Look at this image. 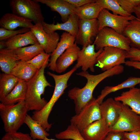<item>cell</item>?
<instances>
[{
  "mask_svg": "<svg viewBox=\"0 0 140 140\" xmlns=\"http://www.w3.org/2000/svg\"><path fill=\"white\" fill-rule=\"evenodd\" d=\"M124 70V66L120 65L97 75L90 74L87 71L76 73V75L86 78L87 82L83 88L75 87L68 92V97L73 101L75 104L76 114H79L85 105L93 99L94 89L100 82L107 78L122 73Z\"/></svg>",
  "mask_w": 140,
  "mask_h": 140,
  "instance_id": "1",
  "label": "cell"
},
{
  "mask_svg": "<svg viewBox=\"0 0 140 140\" xmlns=\"http://www.w3.org/2000/svg\"><path fill=\"white\" fill-rule=\"evenodd\" d=\"M77 69L74 67L66 73L58 75L49 72L47 74L54 79L55 87L52 95L44 107L39 111H34L31 116L34 120L37 121L47 131H49L52 124L48 122V118L54 104L64 93L67 87L68 81L72 74Z\"/></svg>",
  "mask_w": 140,
  "mask_h": 140,
  "instance_id": "2",
  "label": "cell"
},
{
  "mask_svg": "<svg viewBox=\"0 0 140 140\" xmlns=\"http://www.w3.org/2000/svg\"><path fill=\"white\" fill-rule=\"evenodd\" d=\"M45 63L35 75L27 81V90L25 101L28 111L41 110L47 102L41 95L44 94L45 88L52 86L47 81L44 75L45 68L48 64Z\"/></svg>",
  "mask_w": 140,
  "mask_h": 140,
  "instance_id": "3",
  "label": "cell"
},
{
  "mask_svg": "<svg viewBox=\"0 0 140 140\" xmlns=\"http://www.w3.org/2000/svg\"><path fill=\"white\" fill-rule=\"evenodd\" d=\"M28 111L25 100L14 104L0 103V115L6 133L17 131L24 123Z\"/></svg>",
  "mask_w": 140,
  "mask_h": 140,
  "instance_id": "4",
  "label": "cell"
},
{
  "mask_svg": "<svg viewBox=\"0 0 140 140\" xmlns=\"http://www.w3.org/2000/svg\"><path fill=\"white\" fill-rule=\"evenodd\" d=\"M93 44L95 49L97 50L108 46L128 51L131 48L130 42L127 38L108 27H104L99 31Z\"/></svg>",
  "mask_w": 140,
  "mask_h": 140,
  "instance_id": "5",
  "label": "cell"
},
{
  "mask_svg": "<svg viewBox=\"0 0 140 140\" xmlns=\"http://www.w3.org/2000/svg\"><path fill=\"white\" fill-rule=\"evenodd\" d=\"M39 3L36 0H10L9 4L12 13L36 24L44 21Z\"/></svg>",
  "mask_w": 140,
  "mask_h": 140,
  "instance_id": "6",
  "label": "cell"
},
{
  "mask_svg": "<svg viewBox=\"0 0 140 140\" xmlns=\"http://www.w3.org/2000/svg\"><path fill=\"white\" fill-rule=\"evenodd\" d=\"M101 103L96 99H93L78 114L73 116L71 124L77 127L80 132L93 122L102 118L100 110Z\"/></svg>",
  "mask_w": 140,
  "mask_h": 140,
  "instance_id": "7",
  "label": "cell"
},
{
  "mask_svg": "<svg viewBox=\"0 0 140 140\" xmlns=\"http://www.w3.org/2000/svg\"><path fill=\"white\" fill-rule=\"evenodd\" d=\"M110 130V131L122 132L139 130L140 115L122 103L118 120Z\"/></svg>",
  "mask_w": 140,
  "mask_h": 140,
  "instance_id": "8",
  "label": "cell"
},
{
  "mask_svg": "<svg viewBox=\"0 0 140 140\" xmlns=\"http://www.w3.org/2000/svg\"><path fill=\"white\" fill-rule=\"evenodd\" d=\"M127 51L111 47H106L97 58L96 65L104 71L124 64Z\"/></svg>",
  "mask_w": 140,
  "mask_h": 140,
  "instance_id": "9",
  "label": "cell"
},
{
  "mask_svg": "<svg viewBox=\"0 0 140 140\" xmlns=\"http://www.w3.org/2000/svg\"><path fill=\"white\" fill-rule=\"evenodd\" d=\"M136 18L132 15L124 16L114 15L107 10L102 9L97 18L99 31L104 27H108L123 35L124 31L130 21Z\"/></svg>",
  "mask_w": 140,
  "mask_h": 140,
  "instance_id": "10",
  "label": "cell"
},
{
  "mask_svg": "<svg viewBox=\"0 0 140 140\" xmlns=\"http://www.w3.org/2000/svg\"><path fill=\"white\" fill-rule=\"evenodd\" d=\"M97 19H79V29L75 42L82 47L92 44V38L97 36L98 32Z\"/></svg>",
  "mask_w": 140,
  "mask_h": 140,
  "instance_id": "11",
  "label": "cell"
},
{
  "mask_svg": "<svg viewBox=\"0 0 140 140\" xmlns=\"http://www.w3.org/2000/svg\"><path fill=\"white\" fill-rule=\"evenodd\" d=\"M31 31L45 52L50 54L54 51L59 40L60 36L57 33H47L44 30L41 23L34 24Z\"/></svg>",
  "mask_w": 140,
  "mask_h": 140,
  "instance_id": "12",
  "label": "cell"
},
{
  "mask_svg": "<svg viewBox=\"0 0 140 140\" xmlns=\"http://www.w3.org/2000/svg\"><path fill=\"white\" fill-rule=\"evenodd\" d=\"M95 46L93 43L82 47L78 55L77 62L74 67L77 69L81 67L82 71H87L88 69L92 72L95 71L94 66L96 64L97 57L103 48L97 52L95 51Z\"/></svg>",
  "mask_w": 140,
  "mask_h": 140,
  "instance_id": "13",
  "label": "cell"
},
{
  "mask_svg": "<svg viewBox=\"0 0 140 140\" xmlns=\"http://www.w3.org/2000/svg\"><path fill=\"white\" fill-rule=\"evenodd\" d=\"M110 131V127L104 118L102 117L89 125L80 133L86 140H104Z\"/></svg>",
  "mask_w": 140,
  "mask_h": 140,
  "instance_id": "14",
  "label": "cell"
},
{
  "mask_svg": "<svg viewBox=\"0 0 140 140\" xmlns=\"http://www.w3.org/2000/svg\"><path fill=\"white\" fill-rule=\"evenodd\" d=\"M122 104L121 102L112 98L107 99L100 104L101 117L104 118L110 128L114 125L118 120Z\"/></svg>",
  "mask_w": 140,
  "mask_h": 140,
  "instance_id": "15",
  "label": "cell"
},
{
  "mask_svg": "<svg viewBox=\"0 0 140 140\" xmlns=\"http://www.w3.org/2000/svg\"><path fill=\"white\" fill-rule=\"evenodd\" d=\"M79 19L75 14L70 15L67 20L63 23L54 22L52 24H48L44 21L41 23L44 30L47 33H52L57 30L65 31L72 35L76 37L78 31Z\"/></svg>",
  "mask_w": 140,
  "mask_h": 140,
  "instance_id": "16",
  "label": "cell"
},
{
  "mask_svg": "<svg viewBox=\"0 0 140 140\" xmlns=\"http://www.w3.org/2000/svg\"><path fill=\"white\" fill-rule=\"evenodd\" d=\"M38 43L35 36L30 30L27 32L20 34L6 40L0 41V49L15 50L29 45H34Z\"/></svg>",
  "mask_w": 140,
  "mask_h": 140,
  "instance_id": "17",
  "label": "cell"
},
{
  "mask_svg": "<svg viewBox=\"0 0 140 140\" xmlns=\"http://www.w3.org/2000/svg\"><path fill=\"white\" fill-rule=\"evenodd\" d=\"M75 40V37L70 34L66 32L62 33L56 48L50 55V62L47 66L50 70L55 71L57 59L67 49L74 45Z\"/></svg>",
  "mask_w": 140,
  "mask_h": 140,
  "instance_id": "18",
  "label": "cell"
},
{
  "mask_svg": "<svg viewBox=\"0 0 140 140\" xmlns=\"http://www.w3.org/2000/svg\"><path fill=\"white\" fill-rule=\"evenodd\" d=\"M45 4L51 10L58 12L60 15L63 23L66 22L71 15L75 13L76 8L65 0H36Z\"/></svg>",
  "mask_w": 140,
  "mask_h": 140,
  "instance_id": "19",
  "label": "cell"
},
{
  "mask_svg": "<svg viewBox=\"0 0 140 140\" xmlns=\"http://www.w3.org/2000/svg\"><path fill=\"white\" fill-rule=\"evenodd\" d=\"M80 49L75 42L73 45L67 49L57 60L55 71L58 73L64 72L77 60Z\"/></svg>",
  "mask_w": 140,
  "mask_h": 140,
  "instance_id": "20",
  "label": "cell"
},
{
  "mask_svg": "<svg viewBox=\"0 0 140 140\" xmlns=\"http://www.w3.org/2000/svg\"><path fill=\"white\" fill-rule=\"evenodd\" d=\"M28 19L13 13L5 14L0 19V26L9 30H15L18 27L31 28L33 25Z\"/></svg>",
  "mask_w": 140,
  "mask_h": 140,
  "instance_id": "21",
  "label": "cell"
},
{
  "mask_svg": "<svg viewBox=\"0 0 140 140\" xmlns=\"http://www.w3.org/2000/svg\"><path fill=\"white\" fill-rule=\"evenodd\" d=\"M114 99L129 106L133 110L140 115V91L139 88L135 87L123 92L120 95Z\"/></svg>",
  "mask_w": 140,
  "mask_h": 140,
  "instance_id": "22",
  "label": "cell"
},
{
  "mask_svg": "<svg viewBox=\"0 0 140 140\" xmlns=\"http://www.w3.org/2000/svg\"><path fill=\"white\" fill-rule=\"evenodd\" d=\"M27 87V81L19 79L14 88L1 103L5 104L11 105L25 100Z\"/></svg>",
  "mask_w": 140,
  "mask_h": 140,
  "instance_id": "23",
  "label": "cell"
},
{
  "mask_svg": "<svg viewBox=\"0 0 140 140\" xmlns=\"http://www.w3.org/2000/svg\"><path fill=\"white\" fill-rule=\"evenodd\" d=\"M123 35L129 39L131 47L140 50V20L136 18L130 21Z\"/></svg>",
  "mask_w": 140,
  "mask_h": 140,
  "instance_id": "24",
  "label": "cell"
},
{
  "mask_svg": "<svg viewBox=\"0 0 140 140\" xmlns=\"http://www.w3.org/2000/svg\"><path fill=\"white\" fill-rule=\"evenodd\" d=\"M140 82V78L130 77L121 83L114 86H106L102 89L101 94L96 99L101 104L103 102L104 98L109 94L123 89L130 88L135 86Z\"/></svg>",
  "mask_w": 140,
  "mask_h": 140,
  "instance_id": "25",
  "label": "cell"
},
{
  "mask_svg": "<svg viewBox=\"0 0 140 140\" xmlns=\"http://www.w3.org/2000/svg\"><path fill=\"white\" fill-rule=\"evenodd\" d=\"M38 70L27 62L19 60L12 69L10 74L19 79L27 81L35 75Z\"/></svg>",
  "mask_w": 140,
  "mask_h": 140,
  "instance_id": "26",
  "label": "cell"
},
{
  "mask_svg": "<svg viewBox=\"0 0 140 140\" xmlns=\"http://www.w3.org/2000/svg\"><path fill=\"white\" fill-rule=\"evenodd\" d=\"M18 61L14 50L5 48L0 49V67L3 73L10 74L11 70Z\"/></svg>",
  "mask_w": 140,
  "mask_h": 140,
  "instance_id": "27",
  "label": "cell"
},
{
  "mask_svg": "<svg viewBox=\"0 0 140 140\" xmlns=\"http://www.w3.org/2000/svg\"><path fill=\"white\" fill-rule=\"evenodd\" d=\"M102 9L96 1L76 8L75 14L79 19H97Z\"/></svg>",
  "mask_w": 140,
  "mask_h": 140,
  "instance_id": "28",
  "label": "cell"
},
{
  "mask_svg": "<svg viewBox=\"0 0 140 140\" xmlns=\"http://www.w3.org/2000/svg\"><path fill=\"white\" fill-rule=\"evenodd\" d=\"M19 79L11 74L3 73L0 75V101L1 102L12 91Z\"/></svg>",
  "mask_w": 140,
  "mask_h": 140,
  "instance_id": "29",
  "label": "cell"
},
{
  "mask_svg": "<svg viewBox=\"0 0 140 140\" xmlns=\"http://www.w3.org/2000/svg\"><path fill=\"white\" fill-rule=\"evenodd\" d=\"M14 51L16 57L19 61L25 62L32 60L44 51L39 43Z\"/></svg>",
  "mask_w": 140,
  "mask_h": 140,
  "instance_id": "30",
  "label": "cell"
},
{
  "mask_svg": "<svg viewBox=\"0 0 140 140\" xmlns=\"http://www.w3.org/2000/svg\"><path fill=\"white\" fill-rule=\"evenodd\" d=\"M24 123L29 128L30 131V135L34 140H43L50 135L49 134L37 121L33 119L29 115H26Z\"/></svg>",
  "mask_w": 140,
  "mask_h": 140,
  "instance_id": "31",
  "label": "cell"
},
{
  "mask_svg": "<svg viewBox=\"0 0 140 140\" xmlns=\"http://www.w3.org/2000/svg\"><path fill=\"white\" fill-rule=\"evenodd\" d=\"M96 2L102 9L110 10L114 15L124 16L132 15L129 14L123 9L117 0H96Z\"/></svg>",
  "mask_w": 140,
  "mask_h": 140,
  "instance_id": "32",
  "label": "cell"
},
{
  "mask_svg": "<svg viewBox=\"0 0 140 140\" xmlns=\"http://www.w3.org/2000/svg\"><path fill=\"white\" fill-rule=\"evenodd\" d=\"M55 137L59 139L86 140L77 127L71 124L65 130L56 134Z\"/></svg>",
  "mask_w": 140,
  "mask_h": 140,
  "instance_id": "33",
  "label": "cell"
},
{
  "mask_svg": "<svg viewBox=\"0 0 140 140\" xmlns=\"http://www.w3.org/2000/svg\"><path fill=\"white\" fill-rule=\"evenodd\" d=\"M50 55L43 51L32 59L27 62L35 68L39 70L45 63L50 61Z\"/></svg>",
  "mask_w": 140,
  "mask_h": 140,
  "instance_id": "34",
  "label": "cell"
},
{
  "mask_svg": "<svg viewBox=\"0 0 140 140\" xmlns=\"http://www.w3.org/2000/svg\"><path fill=\"white\" fill-rule=\"evenodd\" d=\"M31 29L22 28L17 30H9L0 28V41H4L16 35L25 33L30 31Z\"/></svg>",
  "mask_w": 140,
  "mask_h": 140,
  "instance_id": "35",
  "label": "cell"
},
{
  "mask_svg": "<svg viewBox=\"0 0 140 140\" xmlns=\"http://www.w3.org/2000/svg\"><path fill=\"white\" fill-rule=\"evenodd\" d=\"M123 9L129 14L132 15L135 8L140 4V0H117Z\"/></svg>",
  "mask_w": 140,
  "mask_h": 140,
  "instance_id": "36",
  "label": "cell"
},
{
  "mask_svg": "<svg viewBox=\"0 0 140 140\" xmlns=\"http://www.w3.org/2000/svg\"><path fill=\"white\" fill-rule=\"evenodd\" d=\"M1 140H34L28 134L20 132L6 133Z\"/></svg>",
  "mask_w": 140,
  "mask_h": 140,
  "instance_id": "37",
  "label": "cell"
},
{
  "mask_svg": "<svg viewBox=\"0 0 140 140\" xmlns=\"http://www.w3.org/2000/svg\"><path fill=\"white\" fill-rule=\"evenodd\" d=\"M126 57L130 60L140 61V50L131 47L129 51H127Z\"/></svg>",
  "mask_w": 140,
  "mask_h": 140,
  "instance_id": "38",
  "label": "cell"
},
{
  "mask_svg": "<svg viewBox=\"0 0 140 140\" xmlns=\"http://www.w3.org/2000/svg\"><path fill=\"white\" fill-rule=\"evenodd\" d=\"M75 8L82 6L87 4L95 2L96 0H65Z\"/></svg>",
  "mask_w": 140,
  "mask_h": 140,
  "instance_id": "39",
  "label": "cell"
},
{
  "mask_svg": "<svg viewBox=\"0 0 140 140\" xmlns=\"http://www.w3.org/2000/svg\"><path fill=\"white\" fill-rule=\"evenodd\" d=\"M123 137L130 140H140V130L130 132H124Z\"/></svg>",
  "mask_w": 140,
  "mask_h": 140,
  "instance_id": "40",
  "label": "cell"
},
{
  "mask_svg": "<svg viewBox=\"0 0 140 140\" xmlns=\"http://www.w3.org/2000/svg\"><path fill=\"white\" fill-rule=\"evenodd\" d=\"M122 132L110 131L104 140H121L123 137Z\"/></svg>",
  "mask_w": 140,
  "mask_h": 140,
  "instance_id": "41",
  "label": "cell"
},
{
  "mask_svg": "<svg viewBox=\"0 0 140 140\" xmlns=\"http://www.w3.org/2000/svg\"><path fill=\"white\" fill-rule=\"evenodd\" d=\"M127 66L131 67L140 70V61L131 60L126 61L124 63Z\"/></svg>",
  "mask_w": 140,
  "mask_h": 140,
  "instance_id": "42",
  "label": "cell"
},
{
  "mask_svg": "<svg viewBox=\"0 0 140 140\" xmlns=\"http://www.w3.org/2000/svg\"><path fill=\"white\" fill-rule=\"evenodd\" d=\"M134 13L136 15L137 18L140 20V4L135 8Z\"/></svg>",
  "mask_w": 140,
  "mask_h": 140,
  "instance_id": "43",
  "label": "cell"
},
{
  "mask_svg": "<svg viewBox=\"0 0 140 140\" xmlns=\"http://www.w3.org/2000/svg\"><path fill=\"white\" fill-rule=\"evenodd\" d=\"M43 140H56L54 139H49L47 138V137L45 138Z\"/></svg>",
  "mask_w": 140,
  "mask_h": 140,
  "instance_id": "44",
  "label": "cell"
},
{
  "mask_svg": "<svg viewBox=\"0 0 140 140\" xmlns=\"http://www.w3.org/2000/svg\"><path fill=\"white\" fill-rule=\"evenodd\" d=\"M121 140H130L128 138L123 137V138L121 139Z\"/></svg>",
  "mask_w": 140,
  "mask_h": 140,
  "instance_id": "45",
  "label": "cell"
},
{
  "mask_svg": "<svg viewBox=\"0 0 140 140\" xmlns=\"http://www.w3.org/2000/svg\"><path fill=\"white\" fill-rule=\"evenodd\" d=\"M139 86H140V87H139V90H140V83H139Z\"/></svg>",
  "mask_w": 140,
  "mask_h": 140,
  "instance_id": "46",
  "label": "cell"
}]
</instances>
